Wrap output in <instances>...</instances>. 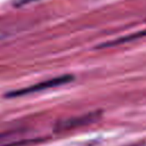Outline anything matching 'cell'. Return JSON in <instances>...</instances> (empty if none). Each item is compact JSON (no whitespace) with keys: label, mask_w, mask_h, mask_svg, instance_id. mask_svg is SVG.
I'll return each instance as SVG.
<instances>
[{"label":"cell","mask_w":146,"mask_h":146,"mask_svg":"<svg viewBox=\"0 0 146 146\" xmlns=\"http://www.w3.org/2000/svg\"><path fill=\"white\" fill-rule=\"evenodd\" d=\"M21 143H23V140H21L18 133L15 132L0 133V146H13V145H18Z\"/></svg>","instance_id":"cell-2"},{"label":"cell","mask_w":146,"mask_h":146,"mask_svg":"<svg viewBox=\"0 0 146 146\" xmlns=\"http://www.w3.org/2000/svg\"><path fill=\"white\" fill-rule=\"evenodd\" d=\"M72 80H73L72 75H59V76L39 82L38 84H33V86H30V87H26V88H23V89H19V90L10 91V92L7 94V97H18V96L40 92V91H43V90H47V89H50V88H55V87H58V86H62V84H66V83L71 82Z\"/></svg>","instance_id":"cell-1"},{"label":"cell","mask_w":146,"mask_h":146,"mask_svg":"<svg viewBox=\"0 0 146 146\" xmlns=\"http://www.w3.org/2000/svg\"><path fill=\"white\" fill-rule=\"evenodd\" d=\"M30 1H34V0H15V5L16 6H21V5L26 3V2H30Z\"/></svg>","instance_id":"cell-3"}]
</instances>
